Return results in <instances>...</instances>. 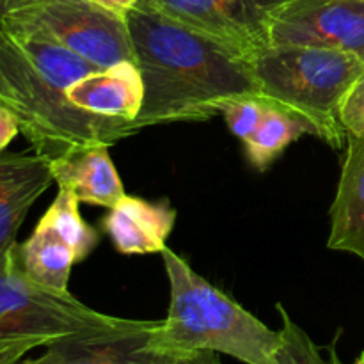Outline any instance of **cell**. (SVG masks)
Here are the masks:
<instances>
[{"mask_svg":"<svg viewBox=\"0 0 364 364\" xmlns=\"http://www.w3.org/2000/svg\"><path fill=\"white\" fill-rule=\"evenodd\" d=\"M284 2L288 0H141L137 7L156 11L249 63L272 45L274 14Z\"/></svg>","mask_w":364,"mask_h":364,"instance_id":"obj_8","label":"cell"},{"mask_svg":"<svg viewBox=\"0 0 364 364\" xmlns=\"http://www.w3.org/2000/svg\"><path fill=\"white\" fill-rule=\"evenodd\" d=\"M18 134H21V132L16 116H14L9 109L0 105V153L11 144V141H13Z\"/></svg>","mask_w":364,"mask_h":364,"instance_id":"obj_21","label":"cell"},{"mask_svg":"<svg viewBox=\"0 0 364 364\" xmlns=\"http://www.w3.org/2000/svg\"><path fill=\"white\" fill-rule=\"evenodd\" d=\"M4 18L36 28L98 70L135 63L127 16L92 0H46Z\"/></svg>","mask_w":364,"mask_h":364,"instance_id":"obj_6","label":"cell"},{"mask_svg":"<svg viewBox=\"0 0 364 364\" xmlns=\"http://www.w3.org/2000/svg\"><path fill=\"white\" fill-rule=\"evenodd\" d=\"M102 223L121 255H160L176 223V210L167 199L151 203L124 196Z\"/></svg>","mask_w":364,"mask_h":364,"instance_id":"obj_12","label":"cell"},{"mask_svg":"<svg viewBox=\"0 0 364 364\" xmlns=\"http://www.w3.org/2000/svg\"><path fill=\"white\" fill-rule=\"evenodd\" d=\"M107 144H82L52 160L57 187L68 188L80 203L110 210L124 198V188Z\"/></svg>","mask_w":364,"mask_h":364,"instance_id":"obj_13","label":"cell"},{"mask_svg":"<svg viewBox=\"0 0 364 364\" xmlns=\"http://www.w3.org/2000/svg\"><path fill=\"white\" fill-rule=\"evenodd\" d=\"M249 64L259 96L297 116L309 134L333 149L347 146L340 109L350 85L364 73L361 57L340 50L270 45Z\"/></svg>","mask_w":364,"mask_h":364,"instance_id":"obj_4","label":"cell"},{"mask_svg":"<svg viewBox=\"0 0 364 364\" xmlns=\"http://www.w3.org/2000/svg\"><path fill=\"white\" fill-rule=\"evenodd\" d=\"M41 2H46V0H0V18Z\"/></svg>","mask_w":364,"mask_h":364,"instance_id":"obj_23","label":"cell"},{"mask_svg":"<svg viewBox=\"0 0 364 364\" xmlns=\"http://www.w3.org/2000/svg\"><path fill=\"white\" fill-rule=\"evenodd\" d=\"M304 134H309L306 123L270 100L263 98L262 117L242 144L251 166L258 171H265L288 148V144Z\"/></svg>","mask_w":364,"mask_h":364,"instance_id":"obj_16","label":"cell"},{"mask_svg":"<svg viewBox=\"0 0 364 364\" xmlns=\"http://www.w3.org/2000/svg\"><path fill=\"white\" fill-rule=\"evenodd\" d=\"M281 316L279 345L274 354V364H343L336 347H318L309 334L294 322L287 309L277 304Z\"/></svg>","mask_w":364,"mask_h":364,"instance_id":"obj_18","label":"cell"},{"mask_svg":"<svg viewBox=\"0 0 364 364\" xmlns=\"http://www.w3.org/2000/svg\"><path fill=\"white\" fill-rule=\"evenodd\" d=\"M78 205L80 201L73 192L59 187L55 199L41 219L75 249L78 262H82L95 251L100 242V235L82 219Z\"/></svg>","mask_w":364,"mask_h":364,"instance_id":"obj_17","label":"cell"},{"mask_svg":"<svg viewBox=\"0 0 364 364\" xmlns=\"http://www.w3.org/2000/svg\"><path fill=\"white\" fill-rule=\"evenodd\" d=\"M96 70L36 28L0 18V105L16 116L34 151L50 162L75 146H112L139 134L134 121L71 105L70 85Z\"/></svg>","mask_w":364,"mask_h":364,"instance_id":"obj_1","label":"cell"},{"mask_svg":"<svg viewBox=\"0 0 364 364\" xmlns=\"http://www.w3.org/2000/svg\"><path fill=\"white\" fill-rule=\"evenodd\" d=\"M52 183L55 180L45 156L0 153V252L16 244L28 210Z\"/></svg>","mask_w":364,"mask_h":364,"instance_id":"obj_10","label":"cell"},{"mask_svg":"<svg viewBox=\"0 0 364 364\" xmlns=\"http://www.w3.org/2000/svg\"><path fill=\"white\" fill-rule=\"evenodd\" d=\"M16 245L18 242L0 252V340H36L46 347L119 320L89 308L70 291L52 290L31 279L21 269Z\"/></svg>","mask_w":364,"mask_h":364,"instance_id":"obj_5","label":"cell"},{"mask_svg":"<svg viewBox=\"0 0 364 364\" xmlns=\"http://www.w3.org/2000/svg\"><path fill=\"white\" fill-rule=\"evenodd\" d=\"M341 124L348 137L364 135V73L350 85L340 109Z\"/></svg>","mask_w":364,"mask_h":364,"instance_id":"obj_19","label":"cell"},{"mask_svg":"<svg viewBox=\"0 0 364 364\" xmlns=\"http://www.w3.org/2000/svg\"><path fill=\"white\" fill-rule=\"evenodd\" d=\"M135 64L144 82L139 132L167 123L206 121L224 102L259 96L251 64L219 43L156 13L135 7L127 14Z\"/></svg>","mask_w":364,"mask_h":364,"instance_id":"obj_2","label":"cell"},{"mask_svg":"<svg viewBox=\"0 0 364 364\" xmlns=\"http://www.w3.org/2000/svg\"><path fill=\"white\" fill-rule=\"evenodd\" d=\"M77 109L110 119L135 121L144 103V82L135 63L124 60L78 78L68 89Z\"/></svg>","mask_w":364,"mask_h":364,"instance_id":"obj_11","label":"cell"},{"mask_svg":"<svg viewBox=\"0 0 364 364\" xmlns=\"http://www.w3.org/2000/svg\"><path fill=\"white\" fill-rule=\"evenodd\" d=\"M156 322L119 318L102 329L84 331L46 345L36 359L18 364H220L215 352H180L153 340Z\"/></svg>","mask_w":364,"mask_h":364,"instance_id":"obj_7","label":"cell"},{"mask_svg":"<svg viewBox=\"0 0 364 364\" xmlns=\"http://www.w3.org/2000/svg\"><path fill=\"white\" fill-rule=\"evenodd\" d=\"M354 364H364V352H363L361 355H359L358 359H355V363H354Z\"/></svg>","mask_w":364,"mask_h":364,"instance_id":"obj_24","label":"cell"},{"mask_svg":"<svg viewBox=\"0 0 364 364\" xmlns=\"http://www.w3.org/2000/svg\"><path fill=\"white\" fill-rule=\"evenodd\" d=\"M43 347L36 340H21V338H4L0 340V364H18L28 352Z\"/></svg>","mask_w":364,"mask_h":364,"instance_id":"obj_20","label":"cell"},{"mask_svg":"<svg viewBox=\"0 0 364 364\" xmlns=\"http://www.w3.org/2000/svg\"><path fill=\"white\" fill-rule=\"evenodd\" d=\"M270 43L340 50L364 60V0H288L274 14Z\"/></svg>","mask_w":364,"mask_h":364,"instance_id":"obj_9","label":"cell"},{"mask_svg":"<svg viewBox=\"0 0 364 364\" xmlns=\"http://www.w3.org/2000/svg\"><path fill=\"white\" fill-rule=\"evenodd\" d=\"M21 269L31 279L57 291H70L71 269L78 263L75 249L53 230L39 220L36 230L23 244L16 245Z\"/></svg>","mask_w":364,"mask_h":364,"instance_id":"obj_15","label":"cell"},{"mask_svg":"<svg viewBox=\"0 0 364 364\" xmlns=\"http://www.w3.org/2000/svg\"><path fill=\"white\" fill-rule=\"evenodd\" d=\"M327 247L364 262V135L347 141L338 191L331 205Z\"/></svg>","mask_w":364,"mask_h":364,"instance_id":"obj_14","label":"cell"},{"mask_svg":"<svg viewBox=\"0 0 364 364\" xmlns=\"http://www.w3.org/2000/svg\"><path fill=\"white\" fill-rule=\"evenodd\" d=\"M160 255L169 281V308L153 329L156 345L180 352L226 354L245 364H274L279 331L267 327L199 276L171 247Z\"/></svg>","mask_w":364,"mask_h":364,"instance_id":"obj_3","label":"cell"},{"mask_svg":"<svg viewBox=\"0 0 364 364\" xmlns=\"http://www.w3.org/2000/svg\"><path fill=\"white\" fill-rule=\"evenodd\" d=\"M92 2L105 7V9L114 11V13L127 16L132 9H135V7L141 4V0H92Z\"/></svg>","mask_w":364,"mask_h":364,"instance_id":"obj_22","label":"cell"}]
</instances>
